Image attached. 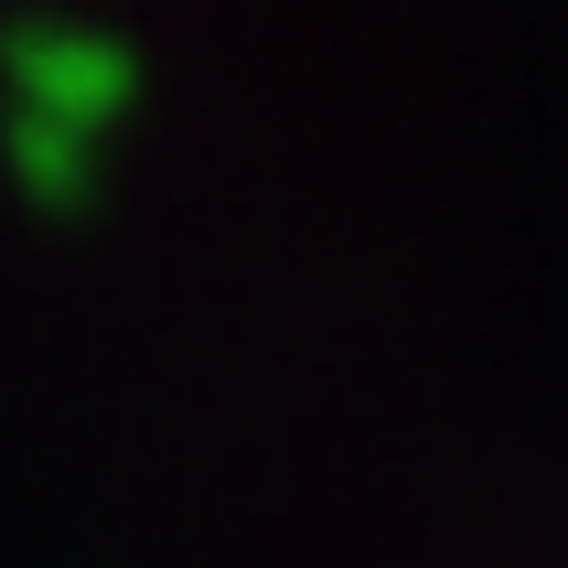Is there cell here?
Listing matches in <instances>:
<instances>
[{
  "mask_svg": "<svg viewBox=\"0 0 568 568\" xmlns=\"http://www.w3.org/2000/svg\"><path fill=\"white\" fill-rule=\"evenodd\" d=\"M0 172L32 215H87L108 193V151L75 140V129H43V119H0Z\"/></svg>",
  "mask_w": 568,
  "mask_h": 568,
  "instance_id": "2",
  "label": "cell"
},
{
  "mask_svg": "<svg viewBox=\"0 0 568 568\" xmlns=\"http://www.w3.org/2000/svg\"><path fill=\"white\" fill-rule=\"evenodd\" d=\"M140 87H151V64L108 22H43V11L0 22V119H43L108 151V129L140 108Z\"/></svg>",
  "mask_w": 568,
  "mask_h": 568,
  "instance_id": "1",
  "label": "cell"
}]
</instances>
